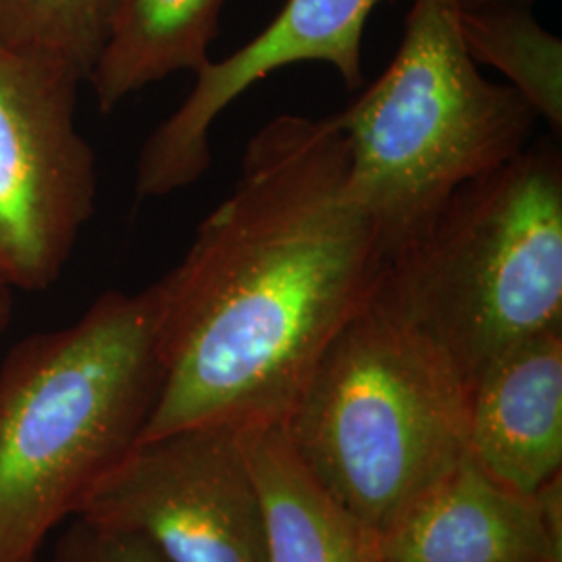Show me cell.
Returning a JSON list of instances; mask_svg holds the SVG:
<instances>
[{
    "label": "cell",
    "instance_id": "obj_5",
    "mask_svg": "<svg viewBox=\"0 0 562 562\" xmlns=\"http://www.w3.org/2000/svg\"><path fill=\"white\" fill-rule=\"evenodd\" d=\"M334 120L350 153L348 190L387 262L459 186L517 157L538 115L513 86L480 74L459 0H413L396 57Z\"/></svg>",
    "mask_w": 562,
    "mask_h": 562
},
{
    "label": "cell",
    "instance_id": "obj_17",
    "mask_svg": "<svg viewBox=\"0 0 562 562\" xmlns=\"http://www.w3.org/2000/svg\"><path fill=\"white\" fill-rule=\"evenodd\" d=\"M9 292L11 290L0 285V331L7 327L9 317H11V296H9Z\"/></svg>",
    "mask_w": 562,
    "mask_h": 562
},
{
    "label": "cell",
    "instance_id": "obj_3",
    "mask_svg": "<svg viewBox=\"0 0 562 562\" xmlns=\"http://www.w3.org/2000/svg\"><path fill=\"white\" fill-rule=\"evenodd\" d=\"M373 301L442 355L467 390L562 325V155L554 138L459 186L383 267Z\"/></svg>",
    "mask_w": 562,
    "mask_h": 562
},
{
    "label": "cell",
    "instance_id": "obj_6",
    "mask_svg": "<svg viewBox=\"0 0 562 562\" xmlns=\"http://www.w3.org/2000/svg\"><path fill=\"white\" fill-rule=\"evenodd\" d=\"M81 80L0 46V285L44 290L69 261L97 199L76 125Z\"/></svg>",
    "mask_w": 562,
    "mask_h": 562
},
{
    "label": "cell",
    "instance_id": "obj_1",
    "mask_svg": "<svg viewBox=\"0 0 562 562\" xmlns=\"http://www.w3.org/2000/svg\"><path fill=\"white\" fill-rule=\"evenodd\" d=\"M348 173L334 115H280L248 142L229 196L150 285L161 390L138 442L288 417L385 267Z\"/></svg>",
    "mask_w": 562,
    "mask_h": 562
},
{
    "label": "cell",
    "instance_id": "obj_14",
    "mask_svg": "<svg viewBox=\"0 0 562 562\" xmlns=\"http://www.w3.org/2000/svg\"><path fill=\"white\" fill-rule=\"evenodd\" d=\"M117 0H0V46L88 80Z\"/></svg>",
    "mask_w": 562,
    "mask_h": 562
},
{
    "label": "cell",
    "instance_id": "obj_13",
    "mask_svg": "<svg viewBox=\"0 0 562 562\" xmlns=\"http://www.w3.org/2000/svg\"><path fill=\"white\" fill-rule=\"evenodd\" d=\"M462 42L475 63L508 78L531 111L557 136L562 127V41L536 20L527 4L461 9Z\"/></svg>",
    "mask_w": 562,
    "mask_h": 562
},
{
    "label": "cell",
    "instance_id": "obj_16",
    "mask_svg": "<svg viewBox=\"0 0 562 562\" xmlns=\"http://www.w3.org/2000/svg\"><path fill=\"white\" fill-rule=\"evenodd\" d=\"M461 9H482L492 4H529L531 0H459Z\"/></svg>",
    "mask_w": 562,
    "mask_h": 562
},
{
    "label": "cell",
    "instance_id": "obj_10",
    "mask_svg": "<svg viewBox=\"0 0 562 562\" xmlns=\"http://www.w3.org/2000/svg\"><path fill=\"white\" fill-rule=\"evenodd\" d=\"M241 429L261 501L267 562H382L378 542L313 477L281 423Z\"/></svg>",
    "mask_w": 562,
    "mask_h": 562
},
{
    "label": "cell",
    "instance_id": "obj_4",
    "mask_svg": "<svg viewBox=\"0 0 562 562\" xmlns=\"http://www.w3.org/2000/svg\"><path fill=\"white\" fill-rule=\"evenodd\" d=\"M469 390L371 299L327 346L283 431L329 496L380 542L467 454Z\"/></svg>",
    "mask_w": 562,
    "mask_h": 562
},
{
    "label": "cell",
    "instance_id": "obj_11",
    "mask_svg": "<svg viewBox=\"0 0 562 562\" xmlns=\"http://www.w3.org/2000/svg\"><path fill=\"white\" fill-rule=\"evenodd\" d=\"M227 0H117L88 81L102 113L142 88L211 63Z\"/></svg>",
    "mask_w": 562,
    "mask_h": 562
},
{
    "label": "cell",
    "instance_id": "obj_2",
    "mask_svg": "<svg viewBox=\"0 0 562 562\" xmlns=\"http://www.w3.org/2000/svg\"><path fill=\"white\" fill-rule=\"evenodd\" d=\"M161 390L153 290L106 292L0 369V562H34L138 443Z\"/></svg>",
    "mask_w": 562,
    "mask_h": 562
},
{
    "label": "cell",
    "instance_id": "obj_7",
    "mask_svg": "<svg viewBox=\"0 0 562 562\" xmlns=\"http://www.w3.org/2000/svg\"><path fill=\"white\" fill-rule=\"evenodd\" d=\"M76 517L138 533L167 562H267L259 490L234 425L136 443Z\"/></svg>",
    "mask_w": 562,
    "mask_h": 562
},
{
    "label": "cell",
    "instance_id": "obj_12",
    "mask_svg": "<svg viewBox=\"0 0 562 562\" xmlns=\"http://www.w3.org/2000/svg\"><path fill=\"white\" fill-rule=\"evenodd\" d=\"M392 0H285L259 36L223 59L236 88H250L281 67L327 63L350 90L362 86V32L371 13Z\"/></svg>",
    "mask_w": 562,
    "mask_h": 562
},
{
    "label": "cell",
    "instance_id": "obj_15",
    "mask_svg": "<svg viewBox=\"0 0 562 562\" xmlns=\"http://www.w3.org/2000/svg\"><path fill=\"white\" fill-rule=\"evenodd\" d=\"M34 562H167L138 533L74 517L53 543V550Z\"/></svg>",
    "mask_w": 562,
    "mask_h": 562
},
{
    "label": "cell",
    "instance_id": "obj_8",
    "mask_svg": "<svg viewBox=\"0 0 562 562\" xmlns=\"http://www.w3.org/2000/svg\"><path fill=\"white\" fill-rule=\"evenodd\" d=\"M382 562H562V480L519 494L469 454L378 542Z\"/></svg>",
    "mask_w": 562,
    "mask_h": 562
},
{
    "label": "cell",
    "instance_id": "obj_9",
    "mask_svg": "<svg viewBox=\"0 0 562 562\" xmlns=\"http://www.w3.org/2000/svg\"><path fill=\"white\" fill-rule=\"evenodd\" d=\"M467 454L519 494L562 469V325L521 341L469 390Z\"/></svg>",
    "mask_w": 562,
    "mask_h": 562
}]
</instances>
